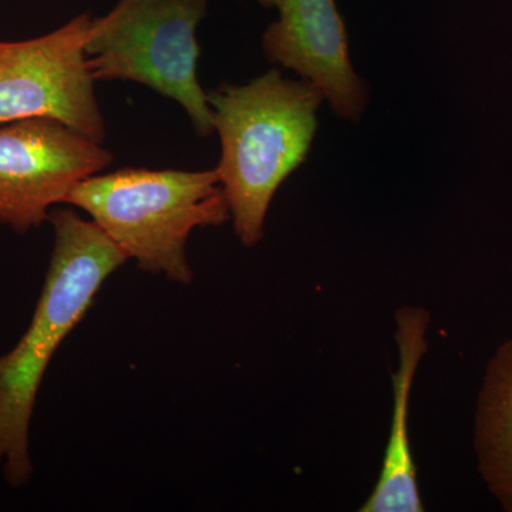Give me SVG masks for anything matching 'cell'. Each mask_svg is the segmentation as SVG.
<instances>
[{"mask_svg":"<svg viewBox=\"0 0 512 512\" xmlns=\"http://www.w3.org/2000/svg\"><path fill=\"white\" fill-rule=\"evenodd\" d=\"M49 222L55 247L35 315L18 345L0 356V467L15 488L33 476L30 421L47 366L107 278L128 261L96 222L72 208H53Z\"/></svg>","mask_w":512,"mask_h":512,"instance_id":"6da1fadb","label":"cell"},{"mask_svg":"<svg viewBox=\"0 0 512 512\" xmlns=\"http://www.w3.org/2000/svg\"><path fill=\"white\" fill-rule=\"evenodd\" d=\"M207 100L221 138L217 171L235 235L255 247L276 191L311 150L325 96L274 69L242 86L224 84Z\"/></svg>","mask_w":512,"mask_h":512,"instance_id":"7a4b0ae2","label":"cell"},{"mask_svg":"<svg viewBox=\"0 0 512 512\" xmlns=\"http://www.w3.org/2000/svg\"><path fill=\"white\" fill-rule=\"evenodd\" d=\"M66 204L87 212L138 268L181 285L194 281L185 251L192 231L231 220L217 168L96 174L77 184Z\"/></svg>","mask_w":512,"mask_h":512,"instance_id":"3957f363","label":"cell"},{"mask_svg":"<svg viewBox=\"0 0 512 512\" xmlns=\"http://www.w3.org/2000/svg\"><path fill=\"white\" fill-rule=\"evenodd\" d=\"M208 0H120L92 20L86 55L94 80H128L184 107L198 136L214 131L197 77L198 25Z\"/></svg>","mask_w":512,"mask_h":512,"instance_id":"277c9868","label":"cell"},{"mask_svg":"<svg viewBox=\"0 0 512 512\" xmlns=\"http://www.w3.org/2000/svg\"><path fill=\"white\" fill-rule=\"evenodd\" d=\"M92 16L36 39L0 42V124L52 119L103 143V116L86 55Z\"/></svg>","mask_w":512,"mask_h":512,"instance_id":"5b68a950","label":"cell"},{"mask_svg":"<svg viewBox=\"0 0 512 512\" xmlns=\"http://www.w3.org/2000/svg\"><path fill=\"white\" fill-rule=\"evenodd\" d=\"M113 161L100 143L52 119L0 124V224L26 234L77 184Z\"/></svg>","mask_w":512,"mask_h":512,"instance_id":"8992f818","label":"cell"},{"mask_svg":"<svg viewBox=\"0 0 512 512\" xmlns=\"http://www.w3.org/2000/svg\"><path fill=\"white\" fill-rule=\"evenodd\" d=\"M279 19L262 47L272 63L318 87L342 119L359 121L366 87L350 63L348 35L335 0H276Z\"/></svg>","mask_w":512,"mask_h":512,"instance_id":"52a82bcc","label":"cell"},{"mask_svg":"<svg viewBox=\"0 0 512 512\" xmlns=\"http://www.w3.org/2000/svg\"><path fill=\"white\" fill-rule=\"evenodd\" d=\"M429 323V312L417 306H404L396 313L399 367L392 376V424L379 480L360 512L424 511L410 444L409 414L414 377L429 348Z\"/></svg>","mask_w":512,"mask_h":512,"instance_id":"ba28073f","label":"cell"},{"mask_svg":"<svg viewBox=\"0 0 512 512\" xmlns=\"http://www.w3.org/2000/svg\"><path fill=\"white\" fill-rule=\"evenodd\" d=\"M474 444L484 483L501 507L512 512V338L495 350L485 369Z\"/></svg>","mask_w":512,"mask_h":512,"instance_id":"9c48e42d","label":"cell"},{"mask_svg":"<svg viewBox=\"0 0 512 512\" xmlns=\"http://www.w3.org/2000/svg\"><path fill=\"white\" fill-rule=\"evenodd\" d=\"M259 5L265 6V8H272V6H276V0H255Z\"/></svg>","mask_w":512,"mask_h":512,"instance_id":"30bf717a","label":"cell"}]
</instances>
